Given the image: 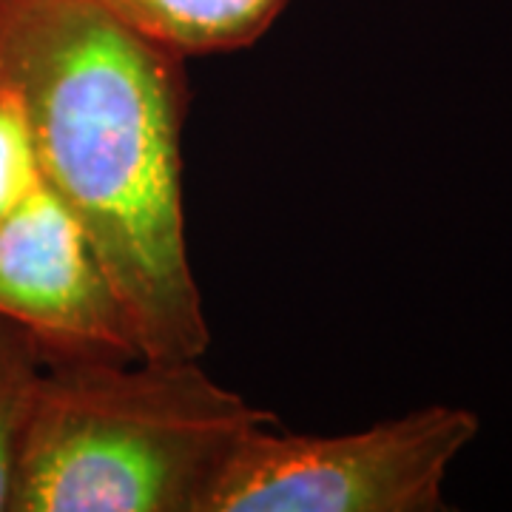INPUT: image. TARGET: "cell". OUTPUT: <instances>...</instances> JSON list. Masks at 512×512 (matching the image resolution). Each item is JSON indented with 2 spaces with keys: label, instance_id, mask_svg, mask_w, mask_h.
<instances>
[{
  "label": "cell",
  "instance_id": "6da1fadb",
  "mask_svg": "<svg viewBox=\"0 0 512 512\" xmlns=\"http://www.w3.org/2000/svg\"><path fill=\"white\" fill-rule=\"evenodd\" d=\"M185 63L100 0H0V86L151 359L211 342L185 239Z\"/></svg>",
  "mask_w": 512,
  "mask_h": 512
},
{
  "label": "cell",
  "instance_id": "7a4b0ae2",
  "mask_svg": "<svg viewBox=\"0 0 512 512\" xmlns=\"http://www.w3.org/2000/svg\"><path fill=\"white\" fill-rule=\"evenodd\" d=\"M43 359L12 512H200L239 439L276 421L200 359Z\"/></svg>",
  "mask_w": 512,
  "mask_h": 512
},
{
  "label": "cell",
  "instance_id": "3957f363",
  "mask_svg": "<svg viewBox=\"0 0 512 512\" xmlns=\"http://www.w3.org/2000/svg\"><path fill=\"white\" fill-rule=\"evenodd\" d=\"M276 424V421H274ZM245 433L200 512H439L450 464L478 436V416L424 407L359 433Z\"/></svg>",
  "mask_w": 512,
  "mask_h": 512
},
{
  "label": "cell",
  "instance_id": "277c9868",
  "mask_svg": "<svg viewBox=\"0 0 512 512\" xmlns=\"http://www.w3.org/2000/svg\"><path fill=\"white\" fill-rule=\"evenodd\" d=\"M0 316L46 353L140 356L94 242L46 180L0 222Z\"/></svg>",
  "mask_w": 512,
  "mask_h": 512
},
{
  "label": "cell",
  "instance_id": "5b68a950",
  "mask_svg": "<svg viewBox=\"0 0 512 512\" xmlns=\"http://www.w3.org/2000/svg\"><path fill=\"white\" fill-rule=\"evenodd\" d=\"M185 60L254 46L288 0H100Z\"/></svg>",
  "mask_w": 512,
  "mask_h": 512
},
{
  "label": "cell",
  "instance_id": "8992f818",
  "mask_svg": "<svg viewBox=\"0 0 512 512\" xmlns=\"http://www.w3.org/2000/svg\"><path fill=\"white\" fill-rule=\"evenodd\" d=\"M43 362L35 336L0 316V512H12L20 444Z\"/></svg>",
  "mask_w": 512,
  "mask_h": 512
},
{
  "label": "cell",
  "instance_id": "52a82bcc",
  "mask_svg": "<svg viewBox=\"0 0 512 512\" xmlns=\"http://www.w3.org/2000/svg\"><path fill=\"white\" fill-rule=\"evenodd\" d=\"M43 183L35 140L18 97L0 86V222Z\"/></svg>",
  "mask_w": 512,
  "mask_h": 512
}]
</instances>
